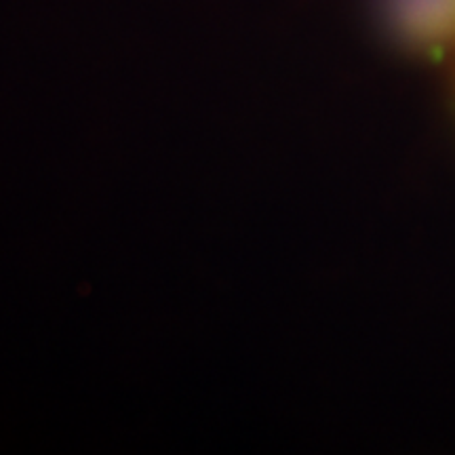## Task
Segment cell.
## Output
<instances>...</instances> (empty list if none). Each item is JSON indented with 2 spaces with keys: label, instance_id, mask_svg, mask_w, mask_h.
I'll return each mask as SVG.
<instances>
[{
  "label": "cell",
  "instance_id": "cell-1",
  "mask_svg": "<svg viewBox=\"0 0 455 455\" xmlns=\"http://www.w3.org/2000/svg\"><path fill=\"white\" fill-rule=\"evenodd\" d=\"M386 21L407 49L441 55L455 49V0H384Z\"/></svg>",
  "mask_w": 455,
  "mask_h": 455
}]
</instances>
